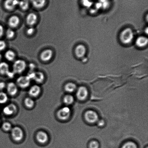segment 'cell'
Returning a JSON list of instances; mask_svg holds the SVG:
<instances>
[{
	"label": "cell",
	"instance_id": "obj_27",
	"mask_svg": "<svg viewBox=\"0 0 148 148\" xmlns=\"http://www.w3.org/2000/svg\"><path fill=\"white\" fill-rule=\"evenodd\" d=\"M121 148H137V146L134 142L129 141L125 143Z\"/></svg>",
	"mask_w": 148,
	"mask_h": 148
},
{
	"label": "cell",
	"instance_id": "obj_25",
	"mask_svg": "<svg viewBox=\"0 0 148 148\" xmlns=\"http://www.w3.org/2000/svg\"><path fill=\"white\" fill-rule=\"evenodd\" d=\"M26 107L29 108H31L34 104V101L29 98H26L24 101Z\"/></svg>",
	"mask_w": 148,
	"mask_h": 148
},
{
	"label": "cell",
	"instance_id": "obj_35",
	"mask_svg": "<svg viewBox=\"0 0 148 148\" xmlns=\"http://www.w3.org/2000/svg\"><path fill=\"white\" fill-rule=\"evenodd\" d=\"M5 84L3 82H0V90H2L5 88Z\"/></svg>",
	"mask_w": 148,
	"mask_h": 148
},
{
	"label": "cell",
	"instance_id": "obj_4",
	"mask_svg": "<svg viewBox=\"0 0 148 148\" xmlns=\"http://www.w3.org/2000/svg\"><path fill=\"white\" fill-rule=\"evenodd\" d=\"M75 54L78 59H82L85 57L87 52L86 47L83 44H78L75 49Z\"/></svg>",
	"mask_w": 148,
	"mask_h": 148
},
{
	"label": "cell",
	"instance_id": "obj_34",
	"mask_svg": "<svg viewBox=\"0 0 148 148\" xmlns=\"http://www.w3.org/2000/svg\"><path fill=\"white\" fill-rule=\"evenodd\" d=\"M34 29L33 28L31 27L27 29V33L28 35H31L34 33Z\"/></svg>",
	"mask_w": 148,
	"mask_h": 148
},
{
	"label": "cell",
	"instance_id": "obj_2",
	"mask_svg": "<svg viewBox=\"0 0 148 148\" xmlns=\"http://www.w3.org/2000/svg\"><path fill=\"white\" fill-rule=\"evenodd\" d=\"M84 117L86 121L90 124L97 123L99 120L98 114L92 110H88L85 112Z\"/></svg>",
	"mask_w": 148,
	"mask_h": 148
},
{
	"label": "cell",
	"instance_id": "obj_21",
	"mask_svg": "<svg viewBox=\"0 0 148 148\" xmlns=\"http://www.w3.org/2000/svg\"><path fill=\"white\" fill-rule=\"evenodd\" d=\"M36 82L40 83L43 82L44 79V75L42 72H35L34 79Z\"/></svg>",
	"mask_w": 148,
	"mask_h": 148
},
{
	"label": "cell",
	"instance_id": "obj_24",
	"mask_svg": "<svg viewBox=\"0 0 148 148\" xmlns=\"http://www.w3.org/2000/svg\"><path fill=\"white\" fill-rule=\"evenodd\" d=\"M29 4V3L28 0H21V1H19L18 5L22 9L25 10L28 8Z\"/></svg>",
	"mask_w": 148,
	"mask_h": 148
},
{
	"label": "cell",
	"instance_id": "obj_31",
	"mask_svg": "<svg viewBox=\"0 0 148 148\" xmlns=\"http://www.w3.org/2000/svg\"><path fill=\"white\" fill-rule=\"evenodd\" d=\"M6 47V43L5 42L2 40H0V51L3 50Z\"/></svg>",
	"mask_w": 148,
	"mask_h": 148
},
{
	"label": "cell",
	"instance_id": "obj_29",
	"mask_svg": "<svg viewBox=\"0 0 148 148\" xmlns=\"http://www.w3.org/2000/svg\"><path fill=\"white\" fill-rule=\"evenodd\" d=\"M99 143L96 140L91 141L89 145V148H99Z\"/></svg>",
	"mask_w": 148,
	"mask_h": 148
},
{
	"label": "cell",
	"instance_id": "obj_9",
	"mask_svg": "<svg viewBox=\"0 0 148 148\" xmlns=\"http://www.w3.org/2000/svg\"><path fill=\"white\" fill-rule=\"evenodd\" d=\"M148 44V39L145 36H140L138 37L136 41V46L139 48H144Z\"/></svg>",
	"mask_w": 148,
	"mask_h": 148
},
{
	"label": "cell",
	"instance_id": "obj_36",
	"mask_svg": "<svg viewBox=\"0 0 148 148\" xmlns=\"http://www.w3.org/2000/svg\"><path fill=\"white\" fill-rule=\"evenodd\" d=\"M4 28L2 25H0V37H1L3 34Z\"/></svg>",
	"mask_w": 148,
	"mask_h": 148
},
{
	"label": "cell",
	"instance_id": "obj_28",
	"mask_svg": "<svg viewBox=\"0 0 148 148\" xmlns=\"http://www.w3.org/2000/svg\"><path fill=\"white\" fill-rule=\"evenodd\" d=\"M2 128L4 131H9L12 129V126L10 123L8 122H5L2 125Z\"/></svg>",
	"mask_w": 148,
	"mask_h": 148
},
{
	"label": "cell",
	"instance_id": "obj_32",
	"mask_svg": "<svg viewBox=\"0 0 148 148\" xmlns=\"http://www.w3.org/2000/svg\"><path fill=\"white\" fill-rule=\"evenodd\" d=\"M99 4L101 5H102L104 6H107L109 4L108 0H99Z\"/></svg>",
	"mask_w": 148,
	"mask_h": 148
},
{
	"label": "cell",
	"instance_id": "obj_12",
	"mask_svg": "<svg viewBox=\"0 0 148 148\" xmlns=\"http://www.w3.org/2000/svg\"><path fill=\"white\" fill-rule=\"evenodd\" d=\"M16 107L14 104H10L5 107L3 109L4 114L7 115H11L16 112Z\"/></svg>",
	"mask_w": 148,
	"mask_h": 148
},
{
	"label": "cell",
	"instance_id": "obj_30",
	"mask_svg": "<svg viewBox=\"0 0 148 148\" xmlns=\"http://www.w3.org/2000/svg\"><path fill=\"white\" fill-rule=\"evenodd\" d=\"M14 36V32L11 29H8L6 32V36L8 39L12 38Z\"/></svg>",
	"mask_w": 148,
	"mask_h": 148
},
{
	"label": "cell",
	"instance_id": "obj_23",
	"mask_svg": "<svg viewBox=\"0 0 148 148\" xmlns=\"http://www.w3.org/2000/svg\"><path fill=\"white\" fill-rule=\"evenodd\" d=\"M6 59L9 61H12L14 60L15 58V54L12 51L9 50L7 51L5 54Z\"/></svg>",
	"mask_w": 148,
	"mask_h": 148
},
{
	"label": "cell",
	"instance_id": "obj_38",
	"mask_svg": "<svg viewBox=\"0 0 148 148\" xmlns=\"http://www.w3.org/2000/svg\"><path fill=\"white\" fill-rule=\"evenodd\" d=\"M82 2L84 5L87 6L89 4H90V2L89 0H82Z\"/></svg>",
	"mask_w": 148,
	"mask_h": 148
},
{
	"label": "cell",
	"instance_id": "obj_6",
	"mask_svg": "<svg viewBox=\"0 0 148 148\" xmlns=\"http://www.w3.org/2000/svg\"><path fill=\"white\" fill-rule=\"evenodd\" d=\"M71 114L70 109L69 107H65L60 109L58 111L57 116L60 119L66 120L70 117Z\"/></svg>",
	"mask_w": 148,
	"mask_h": 148
},
{
	"label": "cell",
	"instance_id": "obj_17",
	"mask_svg": "<svg viewBox=\"0 0 148 148\" xmlns=\"http://www.w3.org/2000/svg\"><path fill=\"white\" fill-rule=\"evenodd\" d=\"M20 21V19L17 16H12L8 20L9 25L11 28L16 27L19 24Z\"/></svg>",
	"mask_w": 148,
	"mask_h": 148
},
{
	"label": "cell",
	"instance_id": "obj_11",
	"mask_svg": "<svg viewBox=\"0 0 148 148\" xmlns=\"http://www.w3.org/2000/svg\"><path fill=\"white\" fill-rule=\"evenodd\" d=\"M18 0H6L4 3V6L7 10H12L18 5Z\"/></svg>",
	"mask_w": 148,
	"mask_h": 148
},
{
	"label": "cell",
	"instance_id": "obj_10",
	"mask_svg": "<svg viewBox=\"0 0 148 148\" xmlns=\"http://www.w3.org/2000/svg\"><path fill=\"white\" fill-rule=\"evenodd\" d=\"M36 138L39 143L44 144L47 142L49 137L46 133L43 131H40L37 133Z\"/></svg>",
	"mask_w": 148,
	"mask_h": 148
},
{
	"label": "cell",
	"instance_id": "obj_3",
	"mask_svg": "<svg viewBox=\"0 0 148 148\" xmlns=\"http://www.w3.org/2000/svg\"><path fill=\"white\" fill-rule=\"evenodd\" d=\"M26 67L27 65L24 61L22 60L16 61L13 65V72L14 73H21L25 70Z\"/></svg>",
	"mask_w": 148,
	"mask_h": 148
},
{
	"label": "cell",
	"instance_id": "obj_39",
	"mask_svg": "<svg viewBox=\"0 0 148 148\" xmlns=\"http://www.w3.org/2000/svg\"><path fill=\"white\" fill-rule=\"evenodd\" d=\"M1 54H0V60H1Z\"/></svg>",
	"mask_w": 148,
	"mask_h": 148
},
{
	"label": "cell",
	"instance_id": "obj_15",
	"mask_svg": "<svg viewBox=\"0 0 148 148\" xmlns=\"http://www.w3.org/2000/svg\"><path fill=\"white\" fill-rule=\"evenodd\" d=\"M40 91L41 89L40 86L38 85H34L30 88L29 90V95L31 96L36 97L40 93Z\"/></svg>",
	"mask_w": 148,
	"mask_h": 148
},
{
	"label": "cell",
	"instance_id": "obj_19",
	"mask_svg": "<svg viewBox=\"0 0 148 148\" xmlns=\"http://www.w3.org/2000/svg\"><path fill=\"white\" fill-rule=\"evenodd\" d=\"M9 72V66L6 63L4 62L0 63V73L1 74H7Z\"/></svg>",
	"mask_w": 148,
	"mask_h": 148
},
{
	"label": "cell",
	"instance_id": "obj_5",
	"mask_svg": "<svg viewBox=\"0 0 148 148\" xmlns=\"http://www.w3.org/2000/svg\"><path fill=\"white\" fill-rule=\"evenodd\" d=\"M11 136L14 141L19 142L23 138L24 133L20 127H15L12 129Z\"/></svg>",
	"mask_w": 148,
	"mask_h": 148
},
{
	"label": "cell",
	"instance_id": "obj_16",
	"mask_svg": "<svg viewBox=\"0 0 148 148\" xmlns=\"http://www.w3.org/2000/svg\"><path fill=\"white\" fill-rule=\"evenodd\" d=\"M37 20V16L33 13H30L27 16L26 21L29 25L32 26L35 24Z\"/></svg>",
	"mask_w": 148,
	"mask_h": 148
},
{
	"label": "cell",
	"instance_id": "obj_22",
	"mask_svg": "<svg viewBox=\"0 0 148 148\" xmlns=\"http://www.w3.org/2000/svg\"><path fill=\"white\" fill-rule=\"evenodd\" d=\"M64 102L66 105H71L73 103L74 101V98L72 95H68L65 96L63 99Z\"/></svg>",
	"mask_w": 148,
	"mask_h": 148
},
{
	"label": "cell",
	"instance_id": "obj_7",
	"mask_svg": "<svg viewBox=\"0 0 148 148\" xmlns=\"http://www.w3.org/2000/svg\"><path fill=\"white\" fill-rule=\"evenodd\" d=\"M88 90L86 87L84 86L80 87L77 91V98L79 101H85L88 98Z\"/></svg>",
	"mask_w": 148,
	"mask_h": 148
},
{
	"label": "cell",
	"instance_id": "obj_13",
	"mask_svg": "<svg viewBox=\"0 0 148 148\" xmlns=\"http://www.w3.org/2000/svg\"><path fill=\"white\" fill-rule=\"evenodd\" d=\"M53 52L50 49H47L42 52L40 54V59L44 61L50 60L53 56Z\"/></svg>",
	"mask_w": 148,
	"mask_h": 148
},
{
	"label": "cell",
	"instance_id": "obj_8",
	"mask_svg": "<svg viewBox=\"0 0 148 148\" xmlns=\"http://www.w3.org/2000/svg\"><path fill=\"white\" fill-rule=\"evenodd\" d=\"M30 79L27 76H21L17 79V83L20 87L25 88L30 85Z\"/></svg>",
	"mask_w": 148,
	"mask_h": 148
},
{
	"label": "cell",
	"instance_id": "obj_33",
	"mask_svg": "<svg viewBox=\"0 0 148 148\" xmlns=\"http://www.w3.org/2000/svg\"><path fill=\"white\" fill-rule=\"evenodd\" d=\"M97 123V125H98V127H103L104 125H105V122L103 120H99Z\"/></svg>",
	"mask_w": 148,
	"mask_h": 148
},
{
	"label": "cell",
	"instance_id": "obj_14",
	"mask_svg": "<svg viewBox=\"0 0 148 148\" xmlns=\"http://www.w3.org/2000/svg\"><path fill=\"white\" fill-rule=\"evenodd\" d=\"M7 90L10 95L14 96L17 93L18 89L15 83L13 82H10L7 85Z\"/></svg>",
	"mask_w": 148,
	"mask_h": 148
},
{
	"label": "cell",
	"instance_id": "obj_18",
	"mask_svg": "<svg viewBox=\"0 0 148 148\" xmlns=\"http://www.w3.org/2000/svg\"><path fill=\"white\" fill-rule=\"evenodd\" d=\"M30 2L37 8H41L44 6L46 3V0H30Z\"/></svg>",
	"mask_w": 148,
	"mask_h": 148
},
{
	"label": "cell",
	"instance_id": "obj_26",
	"mask_svg": "<svg viewBox=\"0 0 148 148\" xmlns=\"http://www.w3.org/2000/svg\"><path fill=\"white\" fill-rule=\"evenodd\" d=\"M8 96L5 93L0 92V104L5 103L8 101Z\"/></svg>",
	"mask_w": 148,
	"mask_h": 148
},
{
	"label": "cell",
	"instance_id": "obj_1",
	"mask_svg": "<svg viewBox=\"0 0 148 148\" xmlns=\"http://www.w3.org/2000/svg\"><path fill=\"white\" fill-rule=\"evenodd\" d=\"M134 38V32L130 28L123 30L119 35L120 41L124 45H130L133 43Z\"/></svg>",
	"mask_w": 148,
	"mask_h": 148
},
{
	"label": "cell",
	"instance_id": "obj_20",
	"mask_svg": "<svg viewBox=\"0 0 148 148\" xmlns=\"http://www.w3.org/2000/svg\"><path fill=\"white\" fill-rule=\"evenodd\" d=\"M76 85L73 83H69L66 84L65 86V89L66 92L72 93L74 92L76 89Z\"/></svg>",
	"mask_w": 148,
	"mask_h": 148
},
{
	"label": "cell",
	"instance_id": "obj_37",
	"mask_svg": "<svg viewBox=\"0 0 148 148\" xmlns=\"http://www.w3.org/2000/svg\"><path fill=\"white\" fill-rule=\"evenodd\" d=\"M14 72H10L9 71L7 75H8L9 77L12 78L14 76Z\"/></svg>",
	"mask_w": 148,
	"mask_h": 148
}]
</instances>
